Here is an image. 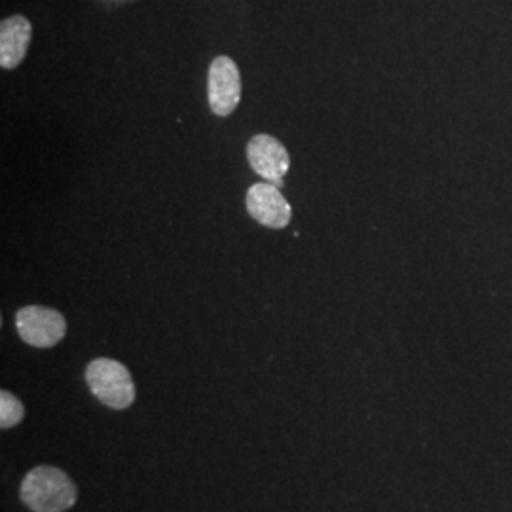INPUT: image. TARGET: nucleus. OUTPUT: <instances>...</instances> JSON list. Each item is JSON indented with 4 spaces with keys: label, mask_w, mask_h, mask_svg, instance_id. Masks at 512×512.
<instances>
[{
    "label": "nucleus",
    "mask_w": 512,
    "mask_h": 512,
    "mask_svg": "<svg viewBox=\"0 0 512 512\" xmlns=\"http://www.w3.org/2000/svg\"><path fill=\"white\" fill-rule=\"evenodd\" d=\"M76 486L71 476L57 467L40 465L21 482V501L33 512H65L76 503Z\"/></svg>",
    "instance_id": "obj_1"
},
{
    "label": "nucleus",
    "mask_w": 512,
    "mask_h": 512,
    "mask_svg": "<svg viewBox=\"0 0 512 512\" xmlns=\"http://www.w3.org/2000/svg\"><path fill=\"white\" fill-rule=\"evenodd\" d=\"M86 382L93 397L114 410H124L135 401V384L120 361L95 359L86 368Z\"/></svg>",
    "instance_id": "obj_2"
},
{
    "label": "nucleus",
    "mask_w": 512,
    "mask_h": 512,
    "mask_svg": "<svg viewBox=\"0 0 512 512\" xmlns=\"http://www.w3.org/2000/svg\"><path fill=\"white\" fill-rule=\"evenodd\" d=\"M16 327L25 344L33 348H54L67 334V321L59 311L27 306L16 315Z\"/></svg>",
    "instance_id": "obj_3"
},
{
    "label": "nucleus",
    "mask_w": 512,
    "mask_h": 512,
    "mask_svg": "<svg viewBox=\"0 0 512 512\" xmlns=\"http://www.w3.org/2000/svg\"><path fill=\"white\" fill-rule=\"evenodd\" d=\"M241 99V76L238 65L219 55L209 67V107L217 116H230Z\"/></svg>",
    "instance_id": "obj_4"
},
{
    "label": "nucleus",
    "mask_w": 512,
    "mask_h": 512,
    "mask_svg": "<svg viewBox=\"0 0 512 512\" xmlns=\"http://www.w3.org/2000/svg\"><path fill=\"white\" fill-rule=\"evenodd\" d=\"M249 164L255 169L256 175L266 183H272L277 188H283V177L291 167V158L287 148L283 147L272 135H255L247 145Z\"/></svg>",
    "instance_id": "obj_5"
},
{
    "label": "nucleus",
    "mask_w": 512,
    "mask_h": 512,
    "mask_svg": "<svg viewBox=\"0 0 512 512\" xmlns=\"http://www.w3.org/2000/svg\"><path fill=\"white\" fill-rule=\"evenodd\" d=\"M247 211L262 226L281 230L293 219V207L272 183L253 184L247 192Z\"/></svg>",
    "instance_id": "obj_6"
},
{
    "label": "nucleus",
    "mask_w": 512,
    "mask_h": 512,
    "mask_svg": "<svg viewBox=\"0 0 512 512\" xmlns=\"http://www.w3.org/2000/svg\"><path fill=\"white\" fill-rule=\"evenodd\" d=\"M33 37V27L23 16L4 19L0 23V67L6 71L16 69L25 59Z\"/></svg>",
    "instance_id": "obj_7"
},
{
    "label": "nucleus",
    "mask_w": 512,
    "mask_h": 512,
    "mask_svg": "<svg viewBox=\"0 0 512 512\" xmlns=\"http://www.w3.org/2000/svg\"><path fill=\"white\" fill-rule=\"evenodd\" d=\"M23 416H25L23 404L19 403L12 393L2 391L0 393V427L10 429L18 425L19 421L23 420Z\"/></svg>",
    "instance_id": "obj_8"
}]
</instances>
